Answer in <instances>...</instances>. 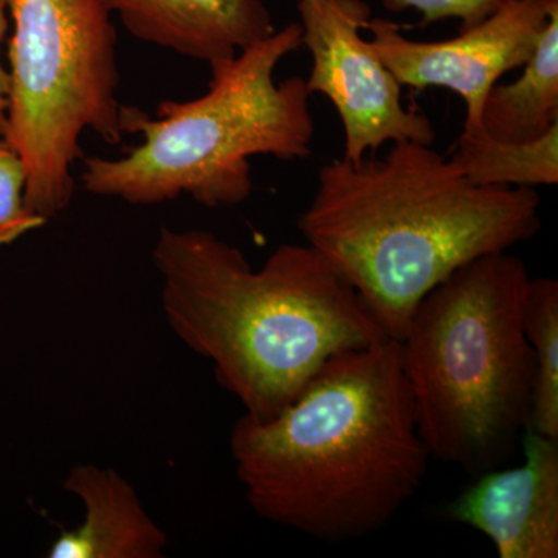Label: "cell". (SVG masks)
<instances>
[{
  "instance_id": "obj_1",
  "label": "cell",
  "mask_w": 558,
  "mask_h": 558,
  "mask_svg": "<svg viewBox=\"0 0 558 558\" xmlns=\"http://www.w3.org/2000/svg\"><path fill=\"white\" fill-rule=\"evenodd\" d=\"M230 453L260 519L323 542L380 531L416 497L429 459L399 341L333 355L277 416L242 414Z\"/></svg>"
},
{
  "instance_id": "obj_2",
  "label": "cell",
  "mask_w": 558,
  "mask_h": 558,
  "mask_svg": "<svg viewBox=\"0 0 558 558\" xmlns=\"http://www.w3.org/2000/svg\"><path fill=\"white\" fill-rule=\"evenodd\" d=\"M299 229L399 341L436 286L531 241L542 218L534 189L475 185L432 145L399 142L379 159L319 168Z\"/></svg>"
},
{
  "instance_id": "obj_3",
  "label": "cell",
  "mask_w": 558,
  "mask_h": 558,
  "mask_svg": "<svg viewBox=\"0 0 558 558\" xmlns=\"http://www.w3.org/2000/svg\"><path fill=\"white\" fill-rule=\"evenodd\" d=\"M153 260L172 332L256 421L277 416L333 355L389 339L310 244L281 245L253 269L213 231L163 227Z\"/></svg>"
},
{
  "instance_id": "obj_4",
  "label": "cell",
  "mask_w": 558,
  "mask_h": 558,
  "mask_svg": "<svg viewBox=\"0 0 558 558\" xmlns=\"http://www.w3.org/2000/svg\"><path fill=\"white\" fill-rule=\"evenodd\" d=\"M529 279L519 256H481L411 315L400 357L429 458L480 475L515 449L535 376L521 318Z\"/></svg>"
},
{
  "instance_id": "obj_5",
  "label": "cell",
  "mask_w": 558,
  "mask_h": 558,
  "mask_svg": "<svg viewBox=\"0 0 558 558\" xmlns=\"http://www.w3.org/2000/svg\"><path fill=\"white\" fill-rule=\"evenodd\" d=\"M301 46V25L293 22L209 65L211 83L196 100L163 101L154 119L123 106V132H138L143 142L120 159H87L84 189L132 205H157L182 194L209 208L247 201L250 157L311 156L315 123L306 80H275L281 61Z\"/></svg>"
},
{
  "instance_id": "obj_6",
  "label": "cell",
  "mask_w": 558,
  "mask_h": 558,
  "mask_svg": "<svg viewBox=\"0 0 558 558\" xmlns=\"http://www.w3.org/2000/svg\"><path fill=\"white\" fill-rule=\"evenodd\" d=\"M3 142L24 161L25 204L49 222L72 201L81 135L123 138L117 35L101 0H7Z\"/></svg>"
},
{
  "instance_id": "obj_7",
  "label": "cell",
  "mask_w": 558,
  "mask_h": 558,
  "mask_svg": "<svg viewBox=\"0 0 558 558\" xmlns=\"http://www.w3.org/2000/svg\"><path fill=\"white\" fill-rule=\"evenodd\" d=\"M299 13L301 44L312 57L307 90L328 98L339 113L341 159L357 163L399 142L433 145L432 121L403 105L402 84L362 36L371 20L365 0H299Z\"/></svg>"
},
{
  "instance_id": "obj_8",
  "label": "cell",
  "mask_w": 558,
  "mask_h": 558,
  "mask_svg": "<svg viewBox=\"0 0 558 558\" xmlns=\"http://www.w3.org/2000/svg\"><path fill=\"white\" fill-rule=\"evenodd\" d=\"M556 9L558 3L542 0H509L480 24L442 40L410 39L395 22L371 17L366 43L402 86L458 94L465 106L462 134L476 135L484 131L488 92L526 64Z\"/></svg>"
},
{
  "instance_id": "obj_9",
  "label": "cell",
  "mask_w": 558,
  "mask_h": 558,
  "mask_svg": "<svg viewBox=\"0 0 558 558\" xmlns=\"http://www.w3.org/2000/svg\"><path fill=\"white\" fill-rule=\"evenodd\" d=\"M523 449V464L480 473L447 513L486 535L501 558H557L558 439L527 429Z\"/></svg>"
},
{
  "instance_id": "obj_10",
  "label": "cell",
  "mask_w": 558,
  "mask_h": 558,
  "mask_svg": "<svg viewBox=\"0 0 558 558\" xmlns=\"http://www.w3.org/2000/svg\"><path fill=\"white\" fill-rule=\"evenodd\" d=\"M137 39L219 64L275 32L263 0H101Z\"/></svg>"
},
{
  "instance_id": "obj_11",
  "label": "cell",
  "mask_w": 558,
  "mask_h": 558,
  "mask_svg": "<svg viewBox=\"0 0 558 558\" xmlns=\"http://www.w3.org/2000/svg\"><path fill=\"white\" fill-rule=\"evenodd\" d=\"M68 494L83 502L80 526L62 531L50 558H161L168 548L163 531L143 508L137 492L119 472L80 464L62 481Z\"/></svg>"
},
{
  "instance_id": "obj_12",
  "label": "cell",
  "mask_w": 558,
  "mask_h": 558,
  "mask_svg": "<svg viewBox=\"0 0 558 558\" xmlns=\"http://www.w3.org/2000/svg\"><path fill=\"white\" fill-rule=\"evenodd\" d=\"M520 78L495 84L483 108V128L505 142H531L558 124V9L553 10Z\"/></svg>"
},
{
  "instance_id": "obj_13",
  "label": "cell",
  "mask_w": 558,
  "mask_h": 558,
  "mask_svg": "<svg viewBox=\"0 0 558 558\" xmlns=\"http://www.w3.org/2000/svg\"><path fill=\"white\" fill-rule=\"evenodd\" d=\"M450 160L481 186H553L558 183V124L531 142H505L488 135H459Z\"/></svg>"
},
{
  "instance_id": "obj_14",
  "label": "cell",
  "mask_w": 558,
  "mask_h": 558,
  "mask_svg": "<svg viewBox=\"0 0 558 558\" xmlns=\"http://www.w3.org/2000/svg\"><path fill=\"white\" fill-rule=\"evenodd\" d=\"M523 329L535 360L526 429L558 439V281L531 278L524 292Z\"/></svg>"
},
{
  "instance_id": "obj_15",
  "label": "cell",
  "mask_w": 558,
  "mask_h": 558,
  "mask_svg": "<svg viewBox=\"0 0 558 558\" xmlns=\"http://www.w3.org/2000/svg\"><path fill=\"white\" fill-rule=\"evenodd\" d=\"M25 182L24 161L0 140V247L47 223L25 204Z\"/></svg>"
},
{
  "instance_id": "obj_16",
  "label": "cell",
  "mask_w": 558,
  "mask_h": 558,
  "mask_svg": "<svg viewBox=\"0 0 558 558\" xmlns=\"http://www.w3.org/2000/svg\"><path fill=\"white\" fill-rule=\"evenodd\" d=\"M509 0H384L389 11L416 10L421 27L446 20L461 21V31L480 24Z\"/></svg>"
},
{
  "instance_id": "obj_17",
  "label": "cell",
  "mask_w": 558,
  "mask_h": 558,
  "mask_svg": "<svg viewBox=\"0 0 558 558\" xmlns=\"http://www.w3.org/2000/svg\"><path fill=\"white\" fill-rule=\"evenodd\" d=\"M7 28H9V7L7 0H0V44L5 38ZM0 94L9 95V72L3 68L0 61Z\"/></svg>"
},
{
  "instance_id": "obj_18",
  "label": "cell",
  "mask_w": 558,
  "mask_h": 558,
  "mask_svg": "<svg viewBox=\"0 0 558 558\" xmlns=\"http://www.w3.org/2000/svg\"><path fill=\"white\" fill-rule=\"evenodd\" d=\"M7 110V95L0 94V128H2L3 117Z\"/></svg>"
},
{
  "instance_id": "obj_19",
  "label": "cell",
  "mask_w": 558,
  "mask_h": 558,
  "mask_svg": "<svg viewBox=\"0 0 558 558\" xmlns=\"http://www.w3.org/2000/svg\"><path fill=\"white\" fill-rule=\"evenodd\" d=\"M542 2L549 3V5H553V3H558V0H542Z\"/></svg>"
}]
</instances>
